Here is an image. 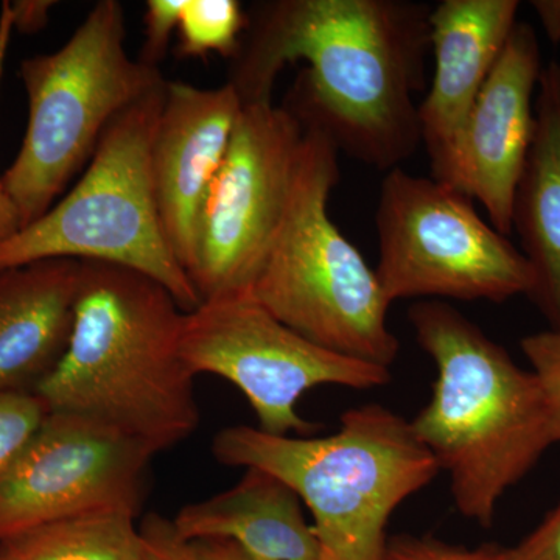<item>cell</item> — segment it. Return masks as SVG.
Wrapping results in <instances>:
<instances>
[{
  "label": "cell",
  "mask_w": 560,
  "mask_h": 560,
  "mask_svg": "<svg viewBox=\"0 0 560 560\" xmlns=\"http://www.w3.org/2000/svg\"><path fill=\"white\" fill-rule=\"evenodd\" d=\"M430 11L407 0L261 2L228 83L243 105L272 102L285 65L307 61L289 108L326 131L338 151L394 171L422 143L415 92L430 47Z\"/></svg>",
  "instance_id": "cell-1"
},
{
  "label": "cell",
  "mask_w": 560,
  "mask_h": 560,
  "mask_svg": "<svg viewBox=\"0 0 560 560\" xmlns=\"http://www.w3.org/2000/svg\"><path fill=\"white\" fill-rule=\"evenodd\" d=\"M184 313L149 276L81 261L68 348L35 393L49 411L167 451L200 425L195 375L180 357Z\"/></svg>",
  "instance_id": "cell-2"
},
{
  "label": "cell",
  "mask_w": 560,
  "mask_h": 560,
  "mask_svg": "<svg viewBox=\"0 0 560 560\" xmlns=\"http://www.w3.org/2000/svg\"><path fill=\"white\" fill-rule=\"evenodd\" d=\"M408 319L438 371L411 429L451 477L456 510L488 528L504 493L556 444L539 381L445 302H418Z\"/></svg>",
  "instance_id": "cell-3"
},
{
  "label": "cell",
  "mask_w": 560,
  "mask_h": 560,
  "mask_svg": "<svg viewBox=\"0 0 560 560\" xmlns=\"http://www.w3.org/2000/svg\"><path fill=\"white\" fill-rule=\"evenodd\" d=\"M212 453L290 486L311 511L320 560H386L390 515L441 474L410 420L378 404L342 412L340 430L324 438L228 427L213 438Z\"/></svg>",
  "instance_id": "cell-4"
},
{
  "label": "cell",
  "mask_w": 560,
  "mask_h": 560,
  "mask_svg": "<svg viewBox=\"0 0 560 560\" xmlns=\"http://www.w3.org/2000/svg\"><path fill=\"white\" fill-rule=\"evenodd\" d=\"M338 153L326 131L304 124L289 205L250 293L319 348L389 370L400 350L388 326L390 302L377 272L329 215Z\"/></svg>",
  "instance_id": "cell-5"
},
{
  "label": "cell",
  "mask_w": 560,
  "mask_h": 560,
  "mask_svg": "<svg viewBox=\"0 0 560 560\" xmlns=\"http://www.w3.org/2000/svg\"><path fill=\"white\" fill-rule=\"evenodd\" d=\"M165 94L167 81L110 121L72 191L0 242V271L47 259L103 261L156 280L184 312L201 304L165 237L154 194L151 153Z\"/></svg>",
  "instance_id": "cell-6"
},
{
  "label": "cell",
  "mask_w": 560,
  "mask_h": 560,
  "mask_svg": "<svg viewBox=\"0 0 560 560\" xmlns=\"http://www.w3.org/2000/svg\"><path fill=\"white\" fill-rule=\"evenodd\" d=\"M20 75L28 125L2 183L22 230L49 212L110 121L165 79L160 68L128 55L124 7L116 0L95 3L60 50L22 60Z\"/></svg>",
  "instance_id": "cell-7"
},
{
  "label": "cell",
  "mask_w": 560,
  "mask_h": 560,
  "mask_svg": "<svg viewBox=\"0 0 560 560\" xmlns=\"http://www.w3.org/2000/svg\"><path fill=\"white\" fill-rule=\"evenodd\" d=\"M375 228V272L390 304L416 298L504 302L533 291L522 250L481 219L467 195L441 180L400 167L386 172Z\"/></svg>",
  "instance_id": "cell-8"
},
{
  "label": "cell",
  "mask_w": 560,
  "mask_h": 560,
  "mask_svg": "<svg viewBox=\"0 0 560 560\" xmlns=\"http://www.w3.org/2000/svg\"><path fill=\"white\" fill-rule=\"evenodd\" d=\"M180 357L191 374H213L237 386L276 436L307 438L318 425L302 418L307 390L334 385L372 389L388 385V368L349 359L302 337L250 291L221 294L184 313Z\"/></svg>",
  "instance_id": "cell-9"
},
{
  "label": "cell",
  "mask_w": 560,
  "mask_h": 560,
  "mask_svg": "<svg viewBox=\"0 0 560 560\" xmlns=\"http://www.w3.org/2000/svg\"><path fill=\"white\" fill-rule=\"evenodd\" d=\"M302 139L289 106L243 105L195 235L189 279L201 302L250 291L289 205Z\"/></svg>",
  "instance_id": "cell-10"
},
{
  "label": "cell",
  "mask_w": 560,
  "mask_h": 560,
  "mask_svg": "<svg viewBox=\"0 0 560 560\" xmlns=\"http://www.w3.org/2000/svg\"><path fill=\"white\" fill-rule=\"evenodd\" d=\"M154 455L101 423L47 412L0 478V541L81 515H138Z\"/></svg>",
  "instance_id": "cell-11"
},
{
  "label": "cell",
  "mask_w": 560,
  "mask_h": 560,
  "mask_svg": "<svg viewBox=\"0 0 560 560\" xmlns=\"http://www.w3.org/2000/svg\"><path fill=\"white\" fill-rule=\"evenodd\" d=\"M541 65L537 33L517 22L470 110L456 164L455 189L488 210L500 234L512 232L514 198L536 127Z\"/></svg>",
  "instance_id": "cell-12"
},
{
  "label": "cell",
  "mask_w": 560,
  "mask_h": 560,
  "mask_svg": "<svg viewBox=\"0 0 560 560\" xmlns=\"http://www.w3.org/2000/svg\"><path fill=\"white\" fill-rule=\"evenodd\" d=\"M517 0H442L429 16L434 73L419 106L420 142L433 178L455 187L460 140L470 110L506 46Z\"/></svg>",
  "instance_id": "cell-13"
},
{
  "label": "cell",
  "mask_w": 560,
  "mask_h": 560,
  "mask_svg": "<svg viewBox=\"0 0 560 560\" xmlns=\"http://www.w3.org/2000/svg\"><path fill=\"white\" fill-rule=\"evenodd\" d=\"M242 109L230 83L201 90L167 81L151 164L162 228L187 276L202 202L226 158Z\"/></svg>",
  "instance_id": "cell-14"
},
{
  "label": "cell",
  "mask_w": 560,
  "mask_h": 560,
  "mask_svg": "<svg viewBox=\"0 0 560 560\" xmlns=\"http://www.w3.org/2000/svg\"><path fill=\"white\" fill-rule=\"evenodd\" d=\"M80 260L0 271V394L35 393L69 345Z\"/></svg>",
  "instance_id": "cell-15"
},
{
  "label": "cell",
  "mask_w": 560,
  "mask_h": 560,
  "mask_svg": "<svg viewBox=\"0 0 560 560\" xmlns=\"http://www.w3.org/2000/svg\"><path fill=\"white\" fill-rule=\"evenodd\" d=\"M172 525L184 544L230 540L256 560H320L298 493L256 467L245 469L231 489L180 508Z\"/></svg>",
  "instance_id": "cell-16"
},
{
  "label": "cell",
  "mask_w": 560,
  "mask_h": 560,
  "mask_svg": "<svg viewBox=\"0 0 560 560\" xmlns=\"http://www.w3.org/2000/svg\"><path fill=\"white\" fill-rule=\"evenodd\" d=\"M533 143L518 180L512 230L534 276L529 298L560 329V65L548 62L536 94Z\"/></svg>",
  "instance_id": "cell-17"
},
{
  "label": "cell",
  "mask_w": 560,
  "mask_h": 560,
  "mask_svg": "<svg viewBox=\"0 0 560 560\" xmlns=\"http://www.w3.org/2000/svg\"><path fill=\"white\" fill-rule=\"evenodd\" d=\"M136 515L98 512L18 534L0 541V560H139Z\"/></svg>",
  "instance_id": "cell-18"
},
{
  "label": "cell",
  "mask_w": 560,
  "mask_h": 560,
  "mask_svg": "<svg viewBox=\"0 0 560 560\" xmlns=\"http://www.w3.org/2000/svg\"><path fill=\"white\" fill-rule=\"evenodd\" d=\"M248 18L237 0H186L178 25L180 58L215 54L234 58L241 49Z\"/></svg>",
  "instance_id": "cell-19"
},
{
  "label": "cell",
  "mask_w": 560,
  "mask_h": 560,
  "mask_svg": "<svg viewBox=\"0 0 560 560\" xmlns=\"http://www.w3.org/2000/svg\"><path fill=\"white\" fill-rule=\"evenodd\" d=\"M47 412L36 393L0 394V478L32 440Z\"/></svg>",
  "instance_id": "cell-20"
},
{
  "label": "cell",
  "mask_w": 560,
  "mask_h": 560,
  "mask_svg": "<svg viewBox=\"0 0 560 560\" xmlns=\"http://www.w3.org/2000/svg\"><path fill=\"white\" fill-rule=\"evenodd\" d=\"M547 401L556 444L560 442V329L528 335L521 342Z\"/></svg>",
  "instance_id": "cell-21"
},
{
  "label": "cell",
  "mask_w": 560,
  "mask_h": 560,
  "mask_svg": "<svg viewBox=\"0 0 560 560\" xmlns=\"http://www.w3.org/2000/svg\"><path fill=\"white\" fill-rule=\"evenodd\" d=\"M497 548L499 545L485 544L470 550L434 536L401 534L390 537L386 560H495Z\"/></svg>",
  "instance_id": "cell-22"
},
{
  "label": "cell",
  "mask_w": 560,
  "mask_h": 560,
  "mask_svg": "<svg viewBox=\"0 0 560 560\" xmlns=\"http://www.w3.org/2000/svg\"><path fill=\"white\" fill-rule=\"evenodd\" d=\"M186 0H150L147 2L145 43L140 51L139 61L158 65L165 58L173 31L178 28Z\"/></svg>",
  "instance_id": "cell-23"
},
{
  "label": "cell",
  "mask_w": 560,
  "mask_h": 560,
  "mask_svg": "<svg viewBox=\"0 0 560 560\" xmlns=\"http://www.w3.org/2000/svg\"><path fill=\"white\" fill-rule=\"evenodd\" d=\"M495 560H560V499L558 504L514 547L497 548Z\"/></svg>",
  "instance_id": "cell-24"
},
{
  "label": "cell",
  "mask_w": 560,
  "mask_h": 560,
  "mask_svg": "<svg viewBox=\"0 0 560 560\" xmlns=\"http://www.w3.org/2000/svg\"><path fill=\"white\" fill-rule=\"evenodd\" d=\"M142 548L139 560H186L184 541L179 540L173 529L172 521L150 515L140 526Z\"/></svg>",
  "instance_id": "cell-25"
},
{
  "label": "cell",
  "mask_w": 560,
  "mask_h": 560,
  "mask_svg": "<svg viewBox=\"0 0 560 560\" xmlns=\"http://www.w3.org/2000/svg\"><path fill=\"white\" fill-rule=\"evenodd\" d=\"M13 16H11L10 2H3L0 9V81L5 68L7 54H9L11 35H13ZM21 231V219L16 206L11 201L10 195L3 187L0 178V242L7 241L11 235Z\"/></svg>",
  "instance_id": "cell-26"
},
{
  "label": "cell",
  "mask_w": 560,
  "mask_h": 560,
  "mask_svg": "<svg viewBox=\"0 0 560 560\" xmlns=\"http://www.w3.org/2000/svg\"><path fill=\"white\" fill-rule=\"evenodd\" d=\"M55 2L47 0H21L10 2L13 28L21 33L39 32L49 21V13Z\"/></svg>",
  "instance_id": "cell-27"
},
{
  "label": "cell",
  "mask_w": 560,
  "mask_h": 560,
  "mask_svg": "<svg viewBox=\"0 0 560 560\" xmlns=\"http://www.w3.org/2000/svg\"><path fill=\"white\" fill-rule=\"evenodd\" d=\"M186 560H256L230 540H195L184 544Z\"/></svg>",
  "instance_id": "cell-28"
},
{
  "label": "cell",
  "mask_w": 560,
  "mask_h": 560,
  "mask_svg": "<svg viewBox=\"0 0 560 560\" xmlns=\"http://www.w3.org/2000/svg\"><path fill=\"white\" fill-rule=\"evenodd\" d=\"M529 5L539 18L545 35L552 43H560V0H533Z\"/></svg>",
  "instance_id": "cell-29"
}]
</instances>
